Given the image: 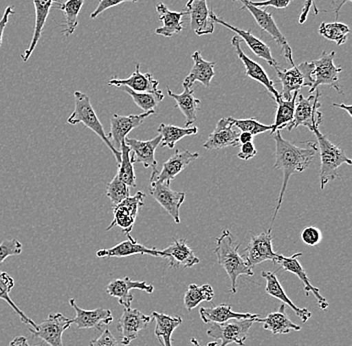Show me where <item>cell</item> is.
<instances>
[{
    "label": "cell",
    "mask_w": 352,
    "mask_h": 346,
    "mask_svg": "<svg viewBox=\"0 0 352 346\" xmlns=\"http://www.w3.org/2000/svg\"><path fill=\"white\" fill-rule=\"evenodd\" d=\"M319 34L327 41H333L338 45H342L347 41V36L351 33L349 25L336 21L331 23L322 22L319 26Z\"/></svg>",
    "instance_id": "42"
},
{
    "label": "cell",
    "mask_w": 352,
    "mask_h": 346,
    "mask_svg": "<svg viewBox=\"0 0 352 346\" xmlns=\"http://www.w3.org/2000/svg\"><path fill=\"white\" fill-rule=\"evenodd\" d=\"M256 154L257 151L253 142H248L241 144V151L237 154V158L242 160H250L254 158Z\"/></svg>",
    "instance_id": "51"
},
{
    "label": "cell",
    "mask_w": 352,
    "mask_h": 346,
    "mask_svg": "<svg viewBox=\"0 0 352 346\" xmlns=\"http://www.w3.org/2000/svg\"><path fill=\"white\" fill-rule=\"evenodd\" d=\"M233 1H239L242 3L241 10H248L252 13L253 19L258 24L261 28V32L268 33L272 39L277 43V45L281 48V52L285 55L286 61L292 66L296 65L294 61V54L292 50L286 41L285 35L279 30L278 26L275 23L274 17L272 13L266 10L252 6L250 0H233Z\"/></svg>",
    "instance_id": "7"
},
{
    "label": "cell",
    "mask_w": 352,
    "mask_h": 346,
    "mask_svg": "<svg viewBox=\"0 0 352 346\" xmlns=\"http://www.w3.org/2000/svg\"><path fill=\"white\" fill-rule=\"evenodd\" d=\"M318 138L319 151H320V188L324 189L325 185L338 177V169L342 164L351 165V158L344 153V151L333 144L321 133L319 127H314L312 130Z\"/></svg>",
    "instance_id": "4"
},
{
    "label": "cell",
    "mask_w": 352,
    "mask_h": 346,
    "mask_svg": "<svg viewBox=\"0 0 352 346\" xmlns=\"http://www.w3.org/2000/svg\"><path fill=\"white\" fill-rule=\"evenodd\" d=\"M67 122L72 125L83 123L85 127L92 130L107 145L109 151L112 152L114 158H116V162L120 164L121 152L114 147L111 141L107 138V134L105 133L102 125L99 121L98 114L92 107L91 101H90V98H88L87 94L80 91L74 92V110L68 118Z\"/></svg>",
    "instance_id": "3"
},
{
    "label": "cell",
    "mask_w": 352,
    "mask_h": 346,
    "mask_svg": "<svg viewBox=\"0 0 352 346\" xmlns=\"http://www.w3.org/2000/svg\"><path fill=\"white\" fill-rule=\"evenodd\" d=\"M85 0H67L63 3H56L57 10H61L65 14V22L63 24L65 30H61V33L66 37H69L76 32L77 25H78V15L85 4Z\"/></svg>",
    "instance_id": "36"
},
{
    "label": "cell",
    "mask_w": 352,
    "mask_h": 346,
    "mask_svg": "<svg viewBox=\"0 0 352 346\" xmlns=\"http://www.w3.org/2000/svg\"><path fill=\"white\" fill-rule=\"evenodd\" d=\"M230 119L237 129L241 130V132H248V133L252 134L253 136L272 130V125H263L255 118L236 119L230 118Z\"/></svg>",
    "instance_id": "45"
},
{
    "label": "cell",
    "mask_w": 352,
    "mask_h": 346,
    "mask_svg": "<svg viewBox=\"0 0 352 346\" xmlns=\"http://www.w3.org/2000/svg\"><path fill=\"white\" fill-rule=\"evenodd\" d=\"M158 133L162 136V147L175 149L176 143L186 136H197V127H177L175 125H164L162 123L157 129Z\"/></svg>",
    "instance_id": "37"
},
{
    "label": "cell",
    "mask_w": 352,
    "mask_h": 346,
    "mask_svg": "<svg viewBox=\"0 0 352 346\" xmlns=\"http://www.w3.org/2000/svg\"><path fill=\"white\" fill-rule=\"evenodd\" d=\"M155 321L154 334L162 346H173V334L176 328L182 323L180 316H170L160 312H153L151 314Z\"/></svg>",
    "instance_id": "35"
},
{
    "label": "cell",
    "mask_w": 352,
    "mask_h": 346,
    "mask_svg": "<svg viewBox=\"0 0 352 346\" xmlns=\"http://www.w3.org/2000/svg\"><path fill=\"white\" fill-rule=\"evenodd\" d=\"M321 94L318 88L316 89V94H311L308 98L298 94V100H296V110L292 122L287 125V129L292 131L297 127H307L310 131L314 127H319L322 122V113L320 112L321 103L319 102V98Z\"/></svg>",
    "instance_id": "8"
},
{
    "label": "cell",
    "mask_w": 352,
    "mask_h": 346,
    "mask_svg": "<svg viewBox=\"0 0 352 346\" xmlns=\"http://www.w3.org/2000/svg\"><path fill=\"white\" fill-rule=\"evenodd\" d=\"M153 321V315L142 314L138 310L124 308L118 321V330L121 336V345H129L142 330Z\"/></svg>",
    "instance_id": "13"
},
{
    "label": "cell",
    "mask_w": 352,
    "mask_h": 346,
    "mask_svg": "<svg viewBox=\"0 0 352 346\" xmlns=\"http://www.w3.org/2000/svg\"><path fill=\"white\" fill-rule=\"evenodd\" d=\"M301 239L307 246H316L322 239V235H321V231L318 228L309 226V228L303 229L302 233H301Z\"/></svg>",
    "instance_id": "47"
},
{
    "label": "cell",
    "mask_w": 352,
    "mask_h": 346,
    "mask_svg": "<svg viewBox=\"0 0 352 346\" xmlns=\"http://www.w3.org/2000/svg\"><path fill=\"white\" fill-rule=\"evenodd\" d=\"M210 17L211 19L214 21V23H219L220 25L226 26V28L230 30L231 32L236 33L237 36L246 43V45L250 48V50H252L253 54L256 55V56H258L259 58L263 59L264 61H266V63H268V65H270L274 68L279 66L276 59L272 56V50H270V46H268L267 44L264 43L263 41H261V39H257L256 36H254L250 30H248H248H241V28L231 25V24L224 21L223 19H219L213 10H210Z\"/></svg>",
    "instance_id": "16"
},
{
    "label": "cell",
    "mask_w": 352,
    "mask_h": 346,
    "mask_svg": "<svg viewBox=\"0 0 352 346\" xmlns=\"http://www.w3.org/2000/svg\"><path fill=\"white\" fill-rule=\"evenodd\" d=\"M138 0H100L99 1L98 8L90 14V19H94L98 17L101 13L104 12L105 10L109 8H114V6H120L124 2H138Z\"/></svg>",
    "instance_id": "48"
},
{
    "label": "cell",
    "mask_w": 352,
    "mask_h": 346,
    "mask_svg": "<svg viewBox=\"0 0 352 346\" xmlns=\"http://www.w3.org/2000/svg\"><path fill=\"white\" fill-rule=\"evenodd\" d=\"M13 288H14V281H13L12 277L8 272L0 271V299L10 304L11 308L21 317V321L24 325H30L32 329H36V323L32 321L30 317L26 316L21 312V310H19V306L13 303L12 299H10V292Z\"/></svg>",
    "instance_id": "40"
},
{
    "label": "cell",
    "mask_w": 352,
    "mask_h": 346,
    "mask_svg": "<svg viewBox=\"0 0 352 346\" xmlns=\"http://www.w3.org/2000/svg\"><path fill=\"white\" fill-rule=\"evenodd\" d=\"M312 8H314L316 14H318L319 10L316 8V1L314 0H305L302 10H301L300 17H299V24H303L307 21L308 14H309V11Z\"/></svg>",
    "instance_id": "52"
},
{
    "label": "cell",
    "mask_w": 352,
    "mask_h": 346,
    "mask_svg": "<svg viewBox=\"0 0 352 346\" xmlns=\"http://www.w3.org/2000/svg\"><path fill=\"white\" fill-rule=\"evenodd\" d=\"M126 237H129V239L120 242V244L113 246V248L100 249V250L96 252V257H100V259H104V257H118V259H122V257H131V255H151V257H164L165 259V255L162 250L148 248L146 246H142V244H138L133 237H131V233L126 235Z\"/></svg>",
    "instance_id": "25"
},
{
    "label": "cell",
    "mask_w": 352,
    "mask_h": 346,
    "mask_svg": "<svg viewBox=\"0 0 352 346\" xmlns=\"http://www.w3.org/2000/svg\"><path fill=\"white\" fill-rule=\"evenodd\" d=\"M239 144H244V143L252 142L253 136L248 133V132H241L239 136Z\"/></svg>",
    "instance_id": "56"
},
{
    "label": "cell",
    "mask_w": 352,
    "mask_h": 346,
    "mask_svg": "<svg viewBox=\"0 0 352 346\" xmlns=\"http://www.w3.org/2000/svg\"><path fill=\"white\" fill-rule=\"evenodd\" d=\"M199 315L204 323H223L230 319L253 318L259 316L258 314H239L233 312L230 304H220L214 307H201L199 310Z\"/></svg>",
    "instance_id": "34"
},
{
    "label": "cell",
    "mask_w": 352,
    "mask_h": 346,
    "mask_svg": "<svg viewBox=\"0 0 352 346\" xmlns=\"http://www.w3.org/2000/svg\"><path fill=\"white\" fill-rule=\"evenodd\" d=\"M256 323H261L264 329L270 330L274 334H287L301 330V326L292 323L286 314L285 304L279 307L277 312H272L264 318L257 317Z\"/></svg>",
    "instance_id": "31"
},
{
    "label": "cell",
    "mask_w": 352,
    "mask_h": 346,
    "mask_svg": "<svg viewBox=\"0 0 352 346\" xmlns=\"http://www.w3.org/2000/svg\"><path fill=\"white\" fill-rule=\"evenodd\" d=\"M334 57H336V52H331L329 54V52H323L318 61H311L314 66V83L310 87V94H314L320 85H329L336 90L338 94H343L342 89L340 87V81H338V76L342 72V68L336 67L334 65Z\"/></svg>",
    "instance_id": "9"
},
{
    "label": "cell",
    "mask_w": 352,
    "mask_h": 346,
    "mask_svg": "<svg viewBox=\"0 0 352 346\" xmlns=\"http://www.w3.org/2000/svg\"><path fill=\"white\" fill-rule=\"evenodd\" d=\"M301 255H302L301 252H297L290 257H285L280 255H279L278 259H277L276 264H279L285 271L296 274V277L302 281L303 288H305V292L307 293V295H309V293H312V294L316 296V301H318L319 308L322 310H327L329 306V301L320 294L318 288H314V286L310 283L309 279H308L305 268L301 266L300 262L298 261V257H300Z\"/></svg>",
    "instance_id": "23"
},
{
    "label": "cell",
    "mask_w": 352,
    "mask_h": 346,
    "mask_svg": "<svg viewBox=\"0 0 352 346\" xmlns=\"http://www.w3.org/2000/svg\"><path fill=\"white\" fill-rule=\"evenodd\" d=\"M33 6L35 8V24L34 30H33V35L32 41H30V46L28 50L21 54V59L23 63H26L30 58L37 44L39 43L41 34H43L44 25L47 21L48 15H50V8L54 6V4L58 3V0H32Z\"/></svg>",
    "instance_id": "26"
},
{
    "label": "cell",
    "mask_w": 352,
    "mask_h": 346,
    "mask_svg": "<svg viewBox=\"0 0 352 346\" xmlns=\"http://www.w3.org/2000/svg\"><path fill=\"white\" fill-rule=\"evenodd\" d=\"M165 259H168L169 266L171 268H178L182 266L184 268H192L200 262L199 259L195 257L192 249L187 246L184 239H175V242L168 248L162 250Z\"/></svg>",
    "instance_id": "28"
},
{
    "label": "cell",
    "mask_w": 352,
    "mask_h": 346,
    "mask_svg": "<svg viewBox=\"0 0 352 346\" xmlns=\"http://www.w3.org/2000/svg\"><path fill=\"white\" fill-rule=\"evenodd\" d=\"M292 1V0H265V1L259 2L252 1V4L256 6V8H261L272 6V8H277V10H283V8H288Z\"/></svg>",
    "instance_id": "50"
},
{
    "label": "cell",
    "mask_w": 352,
    "mask_h": 346,
    "mask_svg": "<svg viewBox=\"0 0 352 346\" xmlns=\"http://www.w3.org/2000/svg\"><path fill=\"white\" fill-rule=\"evenodd\" d=\"M14 13V8L12 6H8L4 11L3 15H2L1 19H0V47L2 45V39H3V32L6 30V25L8 23V19L11 14Z\"/></svg>",
    "instance_id": "53"
},
{
    "label": "cell",
    "mask_w": 352,
    "mask_h": 346,
    "mask_svg": "<svg viewBox=\"0 0 352 346\" xmlns=\"http://www.w3.org/2000/svg\"><path fill=\"white\" fill-rule=\"evenodd\" d=\"M21 252L22 244L19 240L15 238L4 240L0 244V264L8 257L21 255Z\"/></svg>",
    "instance_id": "46"
},
{
    "label": "cell",
    "mask_w": 352,
    "mask_h": 346,
    "mask_svg": "<svg viewBox=\"0 0 352 346\" xmlns=\"http://www.w3.org/2000/svg\"><path fill=\"white\" fill-rule=\"evenodd\" d=\"M199 158L197 152H190L188 151H180L176 149L175 154L164 163L162 171H153L151 173V180H155L157 182H166L170 184L173 180L182 171L186 169L191 162L197 160Z\"/></svg>",
    "instance_id": "17"
},
{
    "label": "cell",
    "mask_w": 352,
    "mask_h": 346,
    "mask_svg": "<svg viewBox=\"0 0 352 346\" xmlns=\"http://www.w3.org/2000/svg\"><path fill=\"white\" fill-rule=\"evenodd\" d=\"M110 87H125L135 92H155L158 91V83L151 74H142L140 65L136 63L135 70L129 78L120 79L114 76L109 81Z\"/></svg>",
    "instance_id": "27"
},
{
    "label": "cell",
    "mask_w": 352,
    "mask_h": 346,
    "mask_svg": "<svg viewBox=\"0 0 352 346\" xmlns=\"http://www.w3.org/2000/svg\"><path fill=\"white\" fill-rule=\"evenodd\" d=\"M272 230L252 237L248 248L244 250L245 260L250 268L263 263L264 261H274L276 264L279 253L275 252L272 246Z\"/></svg>",
    "instance_id": "12"
},
{
    "label": "cell",
    "mask_w": 352,
    "mask_h": 346,
    "mask_svg": "<svg viewBox=\"0 0 352 346\" xmlns=\"http://www.w3.org/2000/svg\"><path fill=\"white\" fill-rule=\"evenodd\" d=\"M120 88L131 96L134 103L140 109H142L143 112L153 111L155 107L160 105V101L164 100V98L162 90L155 92H135L125 87H121Z\"/></svg>",
    "instance_id": "41"
},
{
    "label": "cell",
    "mask_w": 352,
    "mask_h": 346,
    "mask_svg": "<svg viewBox=\"0 0 352 346\" xmlns=\"http://www.w3.org/2000/svg\"><path fill=\"white\" fill-rule=\"evenodd\" d=\"M125 144L131 149V162L142 163L145 169L151 167L153 171H157V162L155 160V151L158 145L162 143V136L158 134L153 140L142 141L126 138Z\"/></svg>",
    "instance_id": "21"
},
{
    "label": "cell",
    "mask_w": 352,
    "mask_h": 346,
    "mask_svg": "<svg viewBox=\"0 0 352 346\" xmlns=\"http://www.w3.org/2000/svg\"><path fill=\"white\" fill-rule=\"evenodd\" d=\"M107 195L113 206H116L123 202L125 198L131 196V191H129V186H127L116 174L113 180L107 184Z\"/></svg>",
    "instance_id": "44"
},
{
    "label": "cell",
    "mask_w": 352,
    "mask_h": 346,
    "mask_svg": "<svg viewBox=\"0 0 352 346\" xmlns=\"http://www.w3.org/2000/svg\"><path fill=\"white\" fill-rule=\"evenodd\" d=\"M72 325L74 319L61 314H50L43 323L37 325L36 329L30 328V332L50 346H63V334Z\"/></svg>",
    "instance_id": "11"
},
{
    "label": "cell",
    "mask_w": 352,
    "mask_h": 346,
    "mask_svg": "<svg viewBox=\"0 0 352 346\" xmlns=\"http://www.w3.org/2000/svg\"><path fill=\"white\" fill-rule=\"evenodd\" d=\"M261 277L265 279L266 281L265 292L270 295V296L279 299V301H283L285 304H287L294 310V314L301 319L302 323H307L308 319L311 317V312L307 308L297 307L296 304L292 303V299L286 295L275 273L272 272V271H263Z\"/></svg>",
    "instance_id": "29"
},
{
    "label": "cell",
    "mask_w": 352,
    "mask_h": 346,
    "mask_svg": "<svg viewBox=\"0 0 352 346\" xmlns=\"http://www.w3.org/2000/svg\"><path fill=\"white\" fill-rule=\"evenodd\" d=\"M149 193L175 219L176 224H180L179 209L186 200V193L173 191L170 184L157 182L155 180H151Z\"/></svg>",
    "instance_id": "14"
},
{
    "label": "cell",
    "mask_w": 352,
    "mask_h": 346,
    "mask_svg": "<svg viewBox=\"0 0 352 346\" xmlns=\"http://www.w3.org/2000/svg\"><path fill=\"white\" fill-rule=\"evenodd\" d=\"M314 68L312 63L307 61L285 69H281L279 66L275 67V72L283 85L281 98L289 100L294 92L300 91L302 87H311L314 83Z\"/></svg>",
    "instance_id": "5"
},
{
    "label": "cell",
    "mask_w": 352,
    "mask_h": 346,
    "mask_svg": "<svg viewBox=\"0 0 352 346\" xmlns=\"http://www.w3.org/2000/svg\"><path fill=\"white\" fill-rule=\"evenodd\" d=\"M155 113V111L143 112L138 116H118L113 114L110 119V132L107 134V138H111L116 143V149L120 151L121 143L124 142L125 138L129 133L136 127H140L144 121V119L149 118Z\"/></svg>",
    "instance_id": "18"
},
{
    "label": "cell",
    "mask_w": 352,
    "mask_h": 346,
    "mask_svg": "<svg viewBox=\"0 0 352 346\" xmlns=\"http://www.w3.org/2000/svg\"><path fill=\"white\" fill-rule=\"evenodd\" d=\"M184 88L182 94H175L169 88H167V94L171 98L175 99L176 105L186 118V127H190V125H192L197 120L200 100L195 98V90L192 87L184 85Z\"/></svg>",
    "instance_id": "33"
},
{
    "label": "cell",
    "mask_w": 352,
    "mask_h": 346,
    "mask_svg": "<svg viewBox=\"0 0 352 346\" xmlns=\"http://www.w3.org/2000/svg\"><path fill=\"white\" fill-rule=\"evenodd\" d=\"M186 15L190 17V28L198 36L212 34L214 32V21L211 19L208 0H188L186 3Z\"/></svg>",
    "instance_id": "19"
},
{
    "label": "cell",
    "mask_w": 352,
    "mask_h": 346,
    "mask_svg": "<svg viewBox=\"0 0 352 346\" xmlns=\"http://www.w3.org/2000/svg\"><path fill=\"white\" fill-rule=\"evenodd\" d=\"M231 45L236 52L237 56L241 59L245 67V74L253 80L257 81L261 83L264 87L267 89V91L272 94V98L275 101H278L281 98L280 94L275 89L274 81L270 78V76L266 74L265 70L263 69V66L257 63L256 61H252V58L244 54L241 48V39L239 36L232 37L231 39Z\"/></svg>",
    "instance_id": "15"
},
{
    "label": "cell",
    "mask_w": 352,
    "mask_h": 346,
    "mask_svg": "<svg viewBox=\"0 0 352 346\" xmlns=\"http://www.w3.org/2000/svg\"><path fill=\"white\" fill-rule=\"evenodd\" d=\"M257 317L230 319L223 323H210L206 334L211 338L221 340L220 346H228L232 343L244 346L246 338H248V332L252 327L253 323H256Z\"/></svg>",
    "instance_id": "6"
},
{
    "label": "cell",
    "mask_w": 352,
    "mask_h": 346,
    "mask_svg": "<svg viewBox=\"0 0 352 346\" xmlns=\"http://www.w3.org/2000/svg\"><path fill=\"white\" fill-rule=\"evenodd\" d=\"M214 297V290L209 284L199 286L197 284H190L184 295V306L186 310L190 312L204 301H211Z\"/></svg>",
    "instance_id": "39"
},
{
    "label": "cell",
    "mask_w": 352,
    "mask_h": 346,
    "mask_svg": "<svg viewBox=\"0 0 352 346\" xmlns=\"http://www.w3.org/2000/svg\"><path fill=\"white\" fill-rule=\"evenodd\" d=\"M144 193L138 191L135 195L129 196L120 204L114 206L113 220L107 228V230H110L114 226H118V228L122 229L125 235H129L132 228H133L134 224H135L138 210L144 204Z\"/></svg>",
    "instance_id": "10"
},
{
    "label": "cell",
    "mask_w": 352,
    "mask_h": 346,
    "mask_svg": "<svg viewBox=\"0 0 352 346\" xmlns=\"http://www.w3.org/2000/svg\"><path fill=\"white\" fill-rule=\"evenodd\" d=\"M69 304L76 312L74 323L77 329H88L96 328L99 330L104 325H109L113 321V316L110 310L107 308H96L94 310H82L77 306L74 299H70Z\"/></svg>",
    "instance_id": "22"
},
{
    "label": "cell",
    "mask_w": 352,
    "mask_h": 346,
    "mask_svg": "<svg viewBox=\"0 0 352 346\" xmlns=\"http://www.w3.org/2000/svg\"><path fill=\"white\" fill-rule=\"evenodd\" d=\"M120 152L121 160L118 164V176L127 186L136 187V176L134 173L133 163L131 160V149L125 144V142H122Z\"/></svg>",
    "instance_id": "43"
},
{
    "label": "cell",
    "mask_w": 352,
    "mask_h": 346,
    "mask_svg": "<svg viewBox=\"0 0 352 346\" xmlns=\"http://www.w3.org/2000/svg\"><path fill=\"white\" fill-rule=\"evenodd\" d=\"M330 4H331L332 11L336 13V21L340 17V11L343 8L345 3L351 2V0H329Z\"/></svg>",
    "instance_id": "54"
},
{
    "label": "cell",
    "mask_w": 352,
    "mask_h": 346,
    "mask_svg": "<svg viewBox=\"0 0 352 346\" xmlns=\"http://www.w3.org/2000/svg\"><path fill=\"white\" fill-rule=\"evenodd\" d=\"M239 133L234 129L230 118H220L212 133L204 144V149L208 151L226 149V147H239Z\"/></svg>",
    "instance_id": "24"
},
{
    "label": "cell",
    "mask_w": 352,
    "mask_h": 346,
    "mask_svg": "<svg viewBox=\"0 0 352 346\" xmlns=\"http://www.w3.org/2000/svg\"><path fill=\"white\" fill-rule=\"evenodd\" d=\"M133 290H142L146 293H153L154 286L153 284L146 283L145 281H131L129 277H123V279H114L109 282L107 286V293L110 296L116 297L118 299V303L124 308H131L132 301H133V295L131 292Z\"/></svg>",
    "instance_id": "20"
},
{
    "label": "cell",
    "mask_w": 352,
    "mask_h": 346,
    "mask_svg": "<svg viewBox=\"0 0 352 346\" xmlns=\"http://www.w3.org/2000/svg\"><path fill=\"white\" fill-rule=\"evenodd\" d=\"M299 91L294 92L292 98L289 100H285L283 98L279 99L276 101L277 111L275 116L274 125H272V134L275 133L277 130H281L287 127L294 116V110H296V105L297 96H298Z\"/></svg>",
    "instance_id": "38"
},
{
    "label": "cell",
    "mask_w": 352,
    "mask_h": 346,
    "mask_svg": "<svg viewBox=\"0 0 352 346\" xmlns=\"http://www.w3.org/2000/svg\"><path fill=\"white\" fill-rule=\"evenodd\" d=\"M156 12L158 13V17L162 21L164 25L155 30L156 34L162 35L164 37H173V35L178 34L184 30L182 24V17L186 15V11H173L169 10L164 3L156 4Z\"/></svg>",
    "instance_id": "32"
},
{
    "label": "cell",
    "mask_w": 352,
    "mask_h": 346,
    "mask_svg": "<svg viewBox=\"0 0 352 346\" xmlns=\"http://www.w3.org/2000/svg\"><path fill=\"white\" fill-rule=\"evenodd\" d=\"M8 346H43L41 345H30V343H28V338L24 336H17L15 337L14 339H13L12 341L10 343V345Z\"/></svg>",
    "instance_id": "55"
},
{
    "label": "cell",
    "mask_w": 352,
    "mask_h": 346,
    "mask_svg": "<svg viewBox=\"0 0 352 346\" xmlns=\"http://www.w3.org/2000/svg\"><path fill=\"white\" fill-rule=\"evenodd\" d=\"M333 107H340L341 109L346 110L349 116H352V107L351 105H338V103H334Z\"/></svg>",
    "instance_id": "57"
},
{
    "label": "cell",
    "mask_w": 352,
    "mask_h": 346,
    "mask_svg": "<svg viewBox=\"0 0 352 346\" xmlns=\"http://www.w3.org/2000/svg\"><path fill=\"white\" fill-rule=\"evenodd\" d=\"M191 343H193L195 346H200L199 343H198V341L195 338H191ZM217 341H212V343H208V345L206 346H217Z\"/></svg>",
    "instance_id": "58"
},
{
    "label": "cell",
    "mask_w": 352,
    "mask_h": 346,
    "mask_svg": "<svg viewBox=\"0 0 352 346\" xmlns=\"http://www.w3.org/2000/svg\"><path fill=\"white\" fill-rule=\"evenodd\" d=\"M272 136L276 145V153H275L276 162L274 163V169H281L283 171V184L279 193L278 202L275 207L270 230H272V226L283 204L290 177L296 173H302L307 169L310 163L316 158V151H318L316 143L309 142V141L307 142L309 145L308 149L296 147L294 143L283 138L280 130H277Z\"/></svg>",
    "instance_id": "1"
},
{
    "label": "cell",
    "mask_w": 352,
    "mask_h": 346,
    "mask_svg": "<svg viewBox=\"0 0 352 346\" xmlns=\"http://www.w3.org/2000/svg\"><path fill=\"white\" fill-rule=\"evenodd\" d=\"M241 244L234 246L232 235L228 229L222 231L221 235L217 240V248L214 252L217 255V262L223 268L230 279V293L237 292V279L241 275L252 277V268L248 266L246 260L239 255V249Z\"/></svg>",
    "instance_id": "2"
},
{
    "label": "cell",
    "mask_w": 352,
    "mask_h": 346,
    "mask_svg": "<svg viewBox=\"0 0 352 346\" xmlns=\"http://www.w3.org/2000/svg\"><path fill=\"white\" fill-rule=\"evenodd\" d=\"M193 61V66L190 74L186 77L184 85L192 87L195 83H202L206 87H210L211 80L215 76V63H209L204 59L199 52H195L191 56Z\"/></svg>",
    "instance_id": "30"
},
{
    "label": "cell",
    "mask_w": 352,
    "mask_h": 346,
    "mask_svg": "<svg viewBox=\"0 0 352 346\" xmlns=\"http://www.w3.org/2000/svg\"><path fill=\"white\" fill-rule=\"evenodd\" d=\"M89 345L90 346H120L118 341L110 332L109 328H107L98 338L90 341Z\"/></svg>",
    "instance_id": "49"
}]
</instances>
